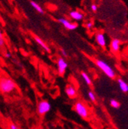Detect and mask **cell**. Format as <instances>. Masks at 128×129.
<instances>
[{
    "label": "cell",
    "mask_w": 128,
    "mask_h": 129,
    "mask_svg": "<svg viewBox=\"0 0 128 129\" xmlns=\"http://www.w3.org/2000/svg\"><path fill=\"white\" fill-rule=\"evenodd\" d=\"M95 64H96V66L98 67V69H100L108 78L113 79L116 77V73L114 69L105 61L101 60V59H96Z\"/></svg>",
    "instance_id": "obj_1"
},
{
    "label": "cell",
    "mask_w": 128,
    "mask_h": 129,
    "mask_svg": "<svg viewBox=\"0 0 128 129\" xmlns=\"http://www.w3.org/2000/svg\"><path fill=\"white\" fill-rule=\"evenodd\" d=\"M16 85H15L14 81H12L11 78L7 77H3L0 78V91L3 93H10L13 91Z\"/></svg>",
    "instance_id": "obj_2"
},
{
    "label": "cell",
    "mask_w": 128,
    "mask_h": 129,
    "mask_svg": "<svg viewBox=\"0 0 128 129\" xmlns=\"http://www.w3.org/2000/svg\"><path fill=\"white\" fill-rule=\"evenodd\" d=\"M74 109L77 114L82 118H88L90 115V111L88 106L82 102L78 101L74 105Z\"/></svg>",
    "instance_id": "obj_3"
},
{
    "label": "cell",
    "mask_w": 128,
    "mask_h": 129,
    "mask_svg": "<svg viewBox=\"0 0 128 129\" xmlns=\"http://www.w3.org/2000/svg\"><path fill=\"white\" fill-rule=\"evenodd\" d=\"M52 108L51 104L46 101V100H42L38 102V106H37V111L39 115H45L47 113H49Z\"/></svg>",
    "instance_id": "obj_4"
},
{
    "label": "cell",
    "mask_w": 128,
    "mask_h": 129,
    "mask_svg": "<svg viewBox=\"0 0 128 129\" xmlns=\"http://www.w3.org/2000/svg\"><path fill=\"white\" fill-rule=\"evenodd\" d=\"M58 72L60 75H64L68 68V63L64 58H59L57 61Z\"/></svg>",
    "instance_id": "obj_5"
},
{
    "label": "cell",
    "mask_w": 128,
    "mask_h": 129,
    "mask_svg": "<svg viewBox=\"0 0 128 129\" xmlns=\"http://www.w3.org/2000/svg\"><path fill=\"white\" fill-rule=\"evenodd\" d=\"M58 22L61 23L64 27H65L66 29L68 30H74L77 28V23H74V22H69L68 19H65V18H59L58 19Z\"/></svg>",
    "instance_id": "obj_6"
},
{
    "label": "cell",
    "mask_w": 128,
    "mask_h": 129,
    "mask_svg": "<svg viewBox=\"0 0 128 129\" xmlns=\"http://www.w3.org/2000/svg\"><path fill=\"white\" fill-rule=\"evenodd\" d=\"M95 40L97 42L98 45L101 48H104L107 45L105 35L103 33V32H100V31L98 32L95 36Z\"/></svg>",
    "instance_id": "obj_7"
},
{
    "label": "cell",
    "mask_w": 128,
    "mask_h": 129,
    "mask_svg": "<svg viewBox=\"0 0 128 129\" xmlns=\"http://www.w3.org/2000/svg\"><path fill=\"white\" fill-rule=\"evenodd\" d=\"M121 42L118 39H113L110 42V50L114 53H118L120 48Z\"/></svg>",
    "instance_id": "obj_8"
},
{
    "label": "cell",
    "mask_w": 128,
    "mask_h": 129,
    "mask_svg": "<svg viewBox=\"0 0 128 129\" xmlns=\"http://www.w3.org/2000/svg\"><path fill=\"white\" fill-rule=\"evenodd\" d=\"M65 93L70 99H75L77 96V91L76 88L71 85H68L66 86Z\"/></svg>",
    "instance_id": "obj_9"
},
{
    "label": "cell",
    "mask_w": 128,
    "mask_h": 129,
    "mask_svg": "<svg viewBox=\"0 0 128 129\" xmlns=\"http://www.w3.org/2000/svg\"><path fill=\"white\" fill-rule=\"evenodd\" d=\"M69 16L74 20L75 21H81L84 18V15L81 12H79V11H76V10H74V11H71L69 13Z\"/></svg>",
    "instance_id": "obj_10"
},
{
    "label": "cell",
    "mask_w": 128,
    "mask_h": 129,
    "mask_svg": "<svg viewBox=\"0 0 128 129\" xmlns=\"http://www.w3.org/2000/svg\"><path fill=\"white\" fill-rule=\"evenodd\" d=\"M34 39H35V41L36 42V43H37L39 46H41L45 52H51L50 48L49 47V45H48L41 39V38H39V37H38V36H35Z\"/></svg>",
    "instance_id": "obj_11"
},
{
    "label": "cell",
    "mask_w": 128,
    "mask_h": 129,
    "mask_svg": "<svg viewBox=\"0 0 128 129\" xmlns=\"http://www.w3.org/2000/svg\"><path fill=\"white\" fill-rule=\"evenodd\" d=\"M117 83H118V85H119V88L120 89L124 92V93H126L128 91V85L127 83L125 82L124 80L121 79V78H119L117 80Z\"/></svg>",
    "instance_id": "obj_12"
},
{
    "label": "cell",
    "mask_w": 128,
    "mask_h": 129,
    "mask_svg": "<svg viewBox=\"0 0 128 129\" xmlns=\"http://www.w3.org/2000/svg\"><path fill=\"white\" fill-rule=\"evenodd\" d=\"M30 4H31V6H32L38 13H40V14H44V10H43V9L41 7V6L39 5V4H38L37 3H35V2H34V1H31L30 2Z\"/></svg>",
    "instance_id": "obj_13"
},
{
    "label": "cell",
    "mask_w": 128,
    "mask_h": 129,
    "mask_svg": "<svg viewBox=\"0 0 128 129\" xmlns=\"http://www.w3.org/2000/svg\"><path fill=\"white\" fill-rule=\"evenodd\" d=\"M81 76L84 79V81L85 82V83L88 85H92V81H91V78L89 77V75L85 73V72H81Z\"/></svg>",
    "instance_id": "obj_14"
},
{
    "label": "cell",
    "mask_w": 128,
    "mask_h": 129,
    "mask_svg": "<svg viewBox=\"0 0 128 129\" xmlns=\"http://www.w3.org/2000/svg\"><path fill=\"white\" fill-rule=\"evenodd\" d=\"M110 105L112 108H119L120 107V104L118 101L115 100V99H111L110 102Z\"/></svg>",
    "instance_id": "obj_15"
},
{
    "label": "cell",
    "mask_w": 128,
    "mask_h": 129,
    "mask_svg": "<svg viewBox=\"0 0 128 129\" xmlns=\"http://www.w3.org/2000/svg\"><path fill=\"white\" fill-rule=\"evenodd\" d=\"M88 98L91 101L95 102L96 101V95L93 91H89L88 92Z\"/></svg>",
    "instance_id": "obj_16"
},
{
    "label": "cell",
    "mask_w": 128,
    "mask_h": 129,
    "mask_svg": "<svg viewBox=\"0 0 128 129\" xmlns=\"http://www.w3.org/2000/svg\"><path fill=\"white\" fill-rule=\"evenodd\" d=\"M91 10L94 12H97L98 11V6L97 5H96V4H92L91 5Z\"/></svg>",
    "instance_id": "obj_17"
},
{
    "label": "cell",
    "mask_w": 128,
    "mask_h": 129,
    "mask_svg": "<svg viewBox=\"0 0 128 129\" xmlns=\"http://www.w3.org/2000/svg\"><path fill=\"white\" fill-rule=\"evenodd\" d=\"M93 25H94V24H93L92 22H88L87 24H86V27H87L88 29H91L93 27Z\"/></svg>",
    "instance_id": "obj_18"
},
{
    "label": "cell",
    "mask_w": 128,
    "mask_h": 129,
    "mask_svg": "<svg viewBox=\"0 0 128 129\" xmlns=\"http://www.w3.org/2000/svg\"><path fill=\"white\" fill-rule=\"evenodd\" d=\"M9 127H10V129H20L16 124H14V123H12V124H10Z\"/></svg>",
    "instance_id": "obj_19"
},
{
    "label": "cell",
    "mask_w": 128,
    "mask_h": 129,
    "mask_svg": "<svg viewBox=\"0 0 128 129\" xmlns=\"http://www.w3.org/2000/svg\"><path fill=\"white\" fill-rule=\"evenodd\" d=\"M4 44H5V41H4V39H3V38H0V47L3 46V45H4Z\"/></svg>",
    "instance_id": "obj_20"
},
{
    "label": "cell",
    "mask_w": 128,
    "mask_h": 129,
    "mask_svg": "<svg viewBox=\"0 0 128 129\" xmlns=\"http://www.w3.org/2000/svg\"><path fill=\"white\" fill-rule=\"evenodd\" d=\"M61 53H62L63 56H65V57H67L68 56V53H67V52L65 49H62L61 50Z\"/></svg>",
    "instance_id": "obj_21"
},
{
    "label": "cell",
    "mask_w": 128,
    "mask_h": 129,
    "mask_svg": "<svg viewBox=\"0 0 128 129\" xmlns=\"http://www.w3.org/2000/svg\"><path fill=\"white\" fill-rule=\"evenodd\" d=\"M6 58H10V57H11V54H10L9 52L6 53Z\"/></svg>",
    "instance_id": "obj_22"
},
{
    "label": "cell",
    "mask_w": 128,
    "mask_h": 129,
    "mask_svg": "<svg viewBox=\"0 0 128 129\" xmlns=\"http://www.w3.org/2000/svg\"><path fill=\"white\" fill-rule=\"evenodd\" d=\"M0 38H3V32H2L1 29H0Z\"/></svg>",
    "instance_id": "obj_23"
},
{
    "label": "cell",
    "mask_w": 128,
    "mask_h": 129,
    "mask_svg": "<svg viewBox=\"0 0 128 129\" xmlns=\"http://www.w3.org/2000/svg\"><path fill=\"white\" fill-rule=\"evenodd\" d=\"M0 115H1V112H0Z\"/></svg>",
    "instance_id": "obj_24"
}]
</instances>
